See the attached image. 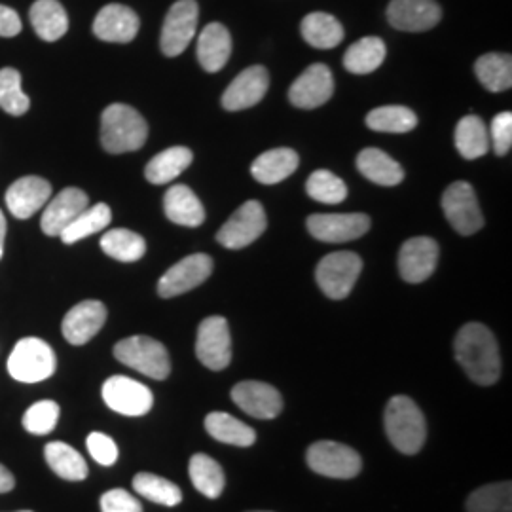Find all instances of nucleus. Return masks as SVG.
Returning <instances> with one entry per match:
<instances>
[{"label":"nucleus","mask_w":512,"mask_h":512,"mask_svg":"<svg viewBox=\"0 0 512 512\" xmlns=\"http://www.w3.org/2000/svg\"><path fill=\"white\" fill-rule=\"evenodd\" d=\"M456 359L467 376L480 385H492L501 376V357L492 330L469 323L459 330L454 342Z\"/></svg>","instance_id":"1"},{"label":"nucleus","mask_w":512,"mask_h":512,"mask_svg":"<svg viewBox=\"0 0 512 512\" xmlns=\"http://www.w3.org/2000/svg\"><path fill=\"white\" fill-rule=\"evenodd\" d=\"M147 120L129 105L114 103L101 116V143L110 154L139 150L147 143Z\"/></svg>","instance_id":"2"},{"label":"nucleus","mask_w":512,"mask_h":512,"mask_svg":"<svg viewBox=\"0 0 512 512\" xmlns=\"http://www.w3.org/2000/svg\"><path fill=\"white\" fill-rule=\"evenodd\" d=\"M385 431L399 452L414 456L420 452L427 437L425 416L410 397H393L385 408Z\"/></svg>","instance_id":"3"},{"label":"nucleus","mask_w":512,"mask_h":512,"mask_svg":"<svg viewBox=\"0 0 512 512\" xmlns=\"http://www.w3.org/2000/svg\"><path fill=\"white\" fill-rule=\"evenodd\" d=\"M57 359L54 349L40 338H23L8 357V372L23 384H38L54 376Z\"/></svg>","instance_id":"4"},{"label":"nucleus","mask_w":512,"mask_h":512,"mask_svg":"<svg viewBox=\"0 0 512 512\" xmlns=\"http://www.w3.org/2000/svg\"><path fill=\"white\" fill-rule=\"evenodd\" d=\"M114 357L148 378L165 380L171 372L169 353L164 344L148 336H131L114 346Z\"/></svg>","instance_id":"5"},{"label":"nucleus","mask_w":512,"mask_h":512,"mask_svg":"<svg viewBox=\"0 0 512 512\" xmlns=\"http://www.w3.org/2000/svg\"><path fill=\"white\" fill-rule=\"evenodd\" d=\"M363 270L361 256L349 251L327 255L317 264V285L332 300H344Z\"/></svg>","instance_id":"6"},{"label":"nucleus","mask_w":512,"mask_h":512,"mask_svg":"<svg viewBox=\"0 0 512 512\" xmlns=\"http://www.w3.org/2000/svg\"><path fill=\"white\" fill-rule=\"evenodd\" d=\"M308 465L317 475L348 480L361 473L363 461L361 456L346 444L321 440L311 444L308 450Z\"/></svg>","instance_id":"7"},{"label":"nucleus","mask_w":512,"mask_h":512,"mask_svg":"<svg viewBox=\"0 0 512 512\" xmlns=\"http://www.w3.org/2000/svg\"><path fill=\"white\" fill-rule=\"evenodd\" d=\"M442 211L452 228L461 236H473L484 226V217L476 202L475 188L465 181L450 184L444 190Z\"/></svg>","instance_id":"8"},{"label":"nucleus","mask_w":512,"mask_h":512,"mask_svg":"<svg viewBox=\"0 0 512 512\" xmlns=\"http://www.w3.org/2000/svg\"><path fill=\"white\" fill-rule=\"evenodd\" d=\"M198 18H200V8L196 0H177L167 16H165L164 27H162V37H160V46L162 52L167 57H177L183 54L196 37L198 29Z\"/></svg>","instance_id":"9"},{"label":"nucleus","mask_w":512,"mask_h":512,"mask_svg":"<svg viewBox=\"0 0 512 512\" xmlns=\"http://www.w3.org/2000/svg\"><path fill=\"white\" fill-rule=\"evenodd\" d=\"M266 230V213L262 203L245 202L238 211L224 222L217 232V241L222 247L238 251L260 238Z\"/></svg>","instance_id":"10"},{"label":"nucleus","mask_w":512,"mask_h":512,"mask_svg":"<svg viewBox=\"0 0 512 512\" xmlns=\"http://www.w3.org/2000/svg\"><path fill=\"white\" fill-rule=\"evenodd\" d=\"M196 355L209 370H224L232 361V338L228 321L219 315L203 319L198 329Z\"/></svg>","instance_id":"11"},{"label":"nucleus","mask_w":512,"mask_h":512,"mask_svg":"<svg viewBox=\"0 0 512 512\" xmlns=\"http://www.w3.org/2000/svg\"><path fill=\"white\" fill-rule=\"evenodd\" d=\"M103 401L110 410L137 418L150 412L154 397L147 385L135 382L128 376H112L103 384Z\"/></svg>","instance_id":"12"},{"label":"nucleus","mask_w":512,"mask_h":512,"mask_svg":"<svg viewBox=\"0 0 512 512\" xmlns=\"http://www.w3.org/2000/svg\"><path fill=\"white\" fill-rule=\"evenodd\" d=\"M213 272V258L209 255H190L171 266L158 283V294L162 298H173L200 287Z\"/></svg>","instance_id":"13"},{"label":"nucleus","mask_w":512,"mask_h":512,"mask_svg":"<svg viewBox=\"0 0 512 512\" xmlns=\"http://www.w3.org/2000/svg\"><path fill=\"white\" fill-rule=\"evenodd\" d=\"M311 236L325 243H348L363 238L370 230V219L363 213L311 215L306 222Z\"/></svg>","instance_id":"14"},{"label":"nucleus","mask_w":512,"mask_h":512,"mask_svg":"<svg viewBox=\"0 0 512 512\" xmlns=\"http://www.w3.org/2000/svg\"><path fill=\"white\" fill-rule=\"evenodd\" d=\"M442 10L435 0H391L387 21L393 29L406 33H423L439 25Z\"/></svg>","instance_id":"15"},{"label":"nucleus","mask_w":512,"mask_h":512,"mask_svg":"<svg viewBox=\"0 0 512 512\" xmlns=\"http://www.w3.org/2000/svg\"><path fill=\"white\" fill-rule=\"evenodd\" d=\"M334 93V76L329 67L315 63L294 80L289 101L298 109H317L325 105Z\"/></svg>","instance_id":"16"},{"label":"nucleus","mask_w":512,"mask_h":512,"mask_svg":"<svg viewBox=\"0 0 512 512\" xmlns=\"http://www.w3.org/2000/svg\"><path fill=\"white\" fill-rule=\"evenodd\" d=\"M439 262V243L433 238H412L404 241L399 253V272L406 283H423L429 279Z\"/></svg>","instance_id":"17"},{"label":"nucleus","mask_w":512,"mask_h":512,"mask_svg":"<svg viewBox=\"0 0 512 512\" xmlns=\"http://www.w3.org/2000/svg\"><path fill=\"white\" fill-rule=\"evenodd\" d=\"M270 86V74L260 67H249L243 73H239L234 82L226 88L222 95V107L228 112L251 109L258 105Z\"/></svg>","instance_id":"18"},{"label":"nucleus","mask_w":512,"mask_h":512,"mask_svg":"<svg viewBox=\"0 0 512 512\" xmlns=\"http://www.w3.org/2000/svg\"><path fill=\"white\" fill-rule=\"evenodd\" d=\"M107 321V308L99 300H84L76 304L63 319V336L73 346H84L103 329Z\"/></svg>","instance_id":"19"},{"label":"nucleus","mask_w":512,"mask_h":512,"mask_svg":"<svg viewBox=\"0 0 512 512\" xmlns=\"http://www.w3.org/2000/svg\"><path fill=\"white\" fill-rule=\"evenodd\" d=\"M90 205V198L80 188H65L61 190L54 200L46 203L44 215L40 220V228L46 236L55 238L61 236V232L73 222L86 207Z\"/></svg>","instance_id":"20"},{"label":"nucleus","mask_w":512,"mask_h":512,"mask_svg":"<svg viewBox=\"0 0 512 512\" xmlns=\"http://www.w3.org/2000/svg\"><path fill=\"white\" fill-rule=\"evenodd\" d=\"M141 27L139 16L124 4H107L93 21V35L103 42L128 44Z\"/></svg>","instance_id":"21"},{"label":"nucleus","mask_w":512,"mask_h":512,"mask_svg":"<svg viewBox=\"0 0 512 512\" xmlns=\"http://www.w3.org/2000/svg\"><path fill=\"white\" fill-rule=\"evenodd\" d=\"M232 401L258 420H274L283 410L279 391L264 382H241L232 389Z\"/></svg>","instance_id":"22"},{"label":"nucleus","mask_w":512,"mask_h":512,"mask_svg":"<svg viewBox=\"0 0 512 512\" xmlns=\"http://www.w3.org/2000/svg\"><path fill=\"white\" fill-rule=\"evenodd\" d=\"M52 196V184L42 177H21L6 190V205L8 211L16 219H29L40 211Z\"/></svg>","instance_id":"23"},{"label":"nucleus","mask_w":512,"mask_h":512,"mask_svg":"<svg viewBox=\"0 0 512 512\" xmlns=\"http://www.w3.org/2000/svg\"><path fill=\"white\" fill-rule=\"evenodd\" d=\"M232 54V37L222 23H209L198 37V61L207 73H219Z\"/></svg>","instance_id":"24"},{"label":"nucleus","mask_w":512,"mask_h":512,"mask_svg":"<svg viewBox=\"0 0 512 512\" xmlns=\"http://www.w3.org/2000/svg\"><path fill=\"white\" fill-rule=\"evenodd\" d=\"M164 209L165 217L179 226L196 228L202 226L205 220V209L200 198L184 184H175L165 192Z\"/></svg>","instance_id":"25"},{"label":"nucleus","mask_w":512,"mask_h":512,"mask_svg":"<svg viewBox=\"0 0 512 512\" xmlns=\"http://www.w3.org/2000/svg\"><path fill=\"white\" fill-rule=\"evenodd\" d=\"M300 158L293 148H274L260 154L251 165V173L258 183L277 184L289 179L298 169Z\"/></svg>","instance_id":"26"},{"label":"nucleus","mask_w":512,"mask_h":512,"mask_svg":"<svg viewBox=\"0 0 512 512\" xmlns=\"http://www.w3.org/2000/svg\"><path fill=\"white\" fill-rule=\"evenodd\" d=\"M357 169L368 181L380 186H397L404 181V169L380 148H365L357 156Z\"/></svg>","instance_id":"27"},{"label":"nucleus","mask_w":512,"mask_h":512,"mask_svg":"<svg viewBox=\"0 0 512 512\" xmlns=\"http://www.w3.org/2000/svg\"><path fill=\"white\" fill-rule=\"evenodd\" d=\"M29 16L35 33L46 42H55L69 31V16L57 0H37Z\"/></svg>","instance_id":"28"},{"label":"nucleus","mask_w":512,"mask_h":512,"mask_svg":"<svg viewBox=\"0 0 512 512\" xmlns=\"http://www.w3.org/2000/svg\"><path fill=\"white\" fill-rule=\"evenodd\" d=\"M192 150L186 147H171L154 156L147 167L145 177L148 183L167 184L175 181L192 164Z\"/></svg>","instance_id":"29"},{"label":"nucleus","mask_w":512,"mask_h":512,"mask_svg":"<svg viewBox=\"0 0 512 512\" xmlns=\"http://www.w3.org/2000/svg\"><path fill=\"white\" fill-rule=\"evenodd\" d=\"M302 37L317 50H332L344 40V27L325 12H313L302 19Z\"/></svg>","instance_id":"30"},{"label":"nucleus","mask_w":512,"mask_h":512,"mask_svg":"<svg viewBox=\"0 0 512 512\" xmlns=\"http://www.w3.org/2000/svg\"><path fill=\"white\" fill-rule=\"evenodd\" d=\"M456 148L465 160H476L488 154L490 135L482 118L476 114H467L461 118L456 128Z\"/></svg>","instance_id":"31"},{"label":"nucleus","mask_w":512,"mask_h":512,"mask_svg":"<svg viewBox=\"0 0 512 512\" xmlns=\"http://www.w3.org/2000/svg\"><path fill=\"white\" fill-rule=\"evenodd\" d=\"M475 73L488 92L511 90L512 57L509 54H484L476 59Z\"/></svg>","instance_id":"32"},{"label":"nucleus","mask_w":512,"mask_h":512,"mask_svg":"<svg viewBox=\"0 0 512 512\" xmlns=\"http://www.w3.org/2000/svg\"><path fill=\"white\" fill-rule=\"evenodd\" d=\"M205 429L213 439L224 442V444H232L239 448H247V446L255 444V429L243 421L232 418L230 414H224V412L209 414L205 418Z\"/></svg>","instance_id":"33"},{"label":"nucleus","mask_w":512,"mask_h":512,"mask_svg":"<svg viewBox=\"0 0 512 512\" xmlns=\"http://www.w3.org/2000/svg\"><path fill=\"white\" fill-rule=\"evenodd\" d=\"M387 48L382 38L365 37L351 44L344 55V67L349 73L370 74L374 73L385 61Z\"/></svg>","instance_id":"34"},{"label":"nucleus","mask_w":512,"mask_h":512,"mask_svg":"<svg viewBox=\"0 0 512 512\" xmlns=\"http://www.w3.org/2000/svg\"><path fill=\"white\" fill-rule=\"evenodd\" d=\"M112 220V211L107 203L88 205L76 219L61 232V239L67 245H73L80 239L90 238L93 234L105 230Z\"/></svg>","instance_id":"35"},{"label":"nucleus","mask_w":512,"mask_h":512,"mask_svg":"<svg viewBox=\"0 0 512 512\" xmlns=\"http://www.w3.org/2000/svg\"><path fill=\"white\" fill-rule=\"evenodd\" d=\"M44 456L55 475L61 476L65 480L78 482L88 476L86 459L82 458L73 446H69L65 442H50L44 448Z\"/></svg>","instance_id":"36"},{"label":"nucleus","mask_w":512,"mask_h":512,"mask_svg":"<svg viewBox=\"0 0 512 512\" xmlns=\"http://www.w3.org/2000/svg\"><path fill=\"white\" fill-rule=\"evenodd\" d=\"M101 249L118 262H137L147 253V241L131 230L116 228L101 238Z\"/></svg>","instance_id":"37"},{"label":"nucleus","mask_w":512,"mask_h":512,"mask_svg":"<svg viewBox=\"0 0 512 512\" xmlns=\"http://www.w3.org/2000/svg\"><path fill=\"white\" fill-rule=\"evenodd\" d=\"M366 126L382 133H408L418 126L416 112L403 105H387L366 114Z\"/></svg>","instance_id":"38"},{"label":"nucleus","mask_w":512,"mask_h":512,"mask_svg":"<svg viewBox=\"0 0 512 512\" xmlns=\"http://www.w3.org/2000/svg\"><path fill=\"white\" fill-rule=\"evenodd\" d=\"M188 471H190L194 488L200 494L209 497V499H217L222 494L226 478H224L222 467L215 459L209 458L205 454H196L190 459Z\"/></svg>","instance_id":"39"},{"label":"nucleus","mask_w":512,"mask_h":512,"mask_svg":"<svg viewBox=\"0 0 512 512\" xmlns=\"http://www.w3.org/2000/svg\"><path fill=\"white\" fill-rule=\"evenodd\" d=\"M133 490L141 497H147L148 501L165 505V507H175L183 501V492L177 484L152 473H141L135 476Z\"/></svg>","instance_id":"40"},{"label":"nucleus","mask_w":512,"mask_h":512,"mask_svg":"<svg viewBox=\"0 0 512 512\" xmlns=\"http://www.w3.org/2000/svg\"><path fill=\"white\" fill-rule=\"evenodd\" d=\"M511 509V482H497V484L482 486L467 499L469 512H511Z\"/></svg>","instance_id":"41"},{"label":"nucleus","mask_w":512,"mask_h":512,"mask_svg":"<svg viewBox=\"0 0 512 512\" xmlns=\"http://www.w3.org/2000/svg\"><path fill=\"white\" fill-rule=\"evenodd\" d=\"M306 190H308V196L311 200L321 203H329V205H336V203H342L348 198V186L346 183L330 173L327 169H319V171H313L306 183Z\"/></svg>","instance_id":"42"},{"label":"nucleus","mask_w":512,"mask_h":512,"mask_svg":"<svg viewBox=\"0 0 512 512\" xmlns=\"http://www.w3.org/2000/svg\"><path fill=\"white\" fill-rule=\"evenodd\" d=\"M31 107V99L21 90V74L16 69H0V109L21 116Z\"/></svg>","instance_id":"43"},{"label":"nucleus","mask_w":512,"mask_h":512,"mask_svg":"<svg viewBox=\"0 0 512 512\" xmlns=\"http://www.w3.org/2000/svg\"><path fill=\"white\" fill-rule=\"evenodd\" d=\"M59 420V406L54 401L35 403L23 416V427L31 435H48L52 433Z\"/></svg>","instance_id":"44"},{"label":"nucleus","mask_w":512,"mask_h":512,"mask_svg":"<svg viewBox=\"0 0 512 512\" xmlns=\"http://www.w3.org/2000/svg\"><path fill=\"white\" fill-rule=\"evenodd\" d=\"M492 133V147L497 156H507L512 147V114L511 112H499L495 114L490 126Z\"/></svg>","instance_id":"45"},{"label":"nucleus","mask_w":512,"mask_h":512,"mask_svg":"<svg viewBox=\"0 0 512 512\" xmlns=\"http://www.w3.org/2000/svg\"><path fill=\"white\" fill-rule=\"evenodd\" d=\"M88 450H90V454H92V458L97 461V463H101V465H105V467H109V465H114L116 463V459H118V446H116V442L107 437V435H103V433H92L90 437H88Z\"/></svg>","instance_id":"46"},{"label":"nucleus","mask_w":512,"mask_h":512,"mask_svg":"<svg viewBox=\"0 0 512 512\" xmlns=\"http://www.w3.org/2000/svg\"><path fill=\"white\" fill-rule=\"evenodd\" d=\"M103 512H143V505L137 497L128 494L126 490H110L101 497Z\"/></svg>","instance_id":"47"},{"label":"nucleus","mask_w":512,"mask_h":512,"mask_svg":"<svg viewBox=\"0 0 512 512\" xmlns=\"http://www.w3.org/2000/svg\"><path fill=\"white\" fill-rule=\"evenodd\" d=\"M21 33V19L18 12L0 4V37H16Z\"/></svg>","instance_id":"48"},{"label":"nucleus","mask_w":512,"mask_h":512,"mask_svg":"<svg viewBox=\"0 0 512 512\" xmlns=\"http://www.w3.org/2000/svg\"><path fill=\"white\" fill-rule=\"evenodd\" d=\"M14 486H16V478L4 465H0V494L14 490Z\"/></svg>","instance_id":"49"},{"label":"nucleus","mask_w":512,"mask_h":512,"mask_svg":"<svg viewBox=\"0 0 512 512\" xmlns=\"http://www.w3.org/2000/svg\"><path fill=\"white\" fill-rule=\"evenodd\" d=\"M4 238H6V219H4V213L0 211V258L4 255Z\"/></svg>","instance_id":"50"},{"label":"nucleus","mask_w":512,"mask_h":512,"mask_svg":"<svg viewBox=\"0 0 512 512\" xmlns=\"http://www.w3.org/2000/svg\"><path fill=\"white\" fill-rule=\"evenodd\" d=\"M253 512H262V511H253Z\"/></svg>","instance_id":"51"},{"label":"nucleus","mask_w":512,"mask_h":512,"mask_svg":"<svg viewBox=\"0 0 512 512\" xmlns=\"http://www.w3.org/2000/svg\"><path fill=\"white\" fill-rule=\"evenodd\" d=\"M23 512H31V511H23Z\"/></svg>","instance_id":"52"}]
</instances>
